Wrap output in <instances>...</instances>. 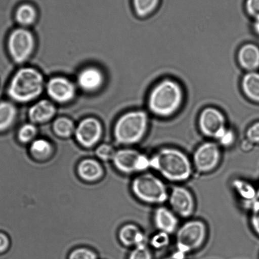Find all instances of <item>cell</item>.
I'll return each instance as SVG.
<instances>
[{"instance_id":"obj_1","label":"cell","mask_w":259,"mask_h":259,"mask_svg":"<svg viewBox=\"0 0 259 259\" xmlns=\"http://www.w3.org/2000/svg\"><path fill=\"white\" fill-rule=\"evenodd\" d=\"M150 162L151 168L170 182H185L192 174L189 158L176 148H162L150 158Z\"/></svg>"},{"instance_id":"obj_2","label":"cell","mask_w":259,"mask_h":259,"mask_svg":"<svg viewBox=\"0 0 259 259\" xmlns=\"http://www.w3.org/2000/svg\"><path fill=\"white\" fill-rule=\"evenodd\" d=\"M44 88V79L41 72L34 68L24 67L12 78L8 94L14 101L27 103L37 99Z\"/></svg>"},{"instance_id":"obj_3","label":"cell","mask_w":259,"mask_h":259,"mask_svg":"<svg viewBox=\"0 0 259 259\" xmlns=\"http://www.w3.org/2000/svg\"><path fill=\"white\" fill-rule=\"evenodd\" d=\"M182 90L177 82L166 80L153 90L149 99V107L155 114L167 116L174 113L182 102Z\"/></svg>"},{"instance_id":"obj_4","label":"cell","mask_w":259,"mask_h":259,"mask_svg":"<svg viewBox=\"0 0 259 259\" xmlns=\"http://www.w3.org/2000/svg\"><path fill=\"white\" fill-rule=\"evenodd\" d=\"M147 125L148 118L145 112H128L120 117L115 125V139L121 144H135L144 137Z\"/></svg>"},{"instance_id":"obj_5","label":"cell","mask_w":259,"mask_h":259,"mask_svg":"<svg viewBox=\"0 0 259 259\" xmlns=\"http://www.w3.org/2000/svg\"><path fill=\"white\" fill-rule=\"evenodd\" d=\"M132 190L138 199L150 204H161L168 200L165 185L152 174L145 173L136 178L132 183Z\"/></svg>"},{"instance_id":"obj_6","label":"cell","mask_w":259,"mask_h":259,"mask_svg":"<svg viewBox=\"0 0 259 259\" xmlns=\"http://www.w3.org/2000/svg\"><path fill=\"white\" fill-rule=\"evenodd\" d=\"M207 232V227L202 221L194 220L186 223L177 231V250L187 255L197 250L204 243Z\"/></svg>"},{"instance_id":"obj_7","label":"cell","mask_w":259,"mask_h":259,"mask_svg":"<svg viewBox=\"0 0 259 259\" xmlns=\"http://www.w3.org/2000/svg\"><path fill=\"white\" fill-rule=\"evenodd\" d=\"M7 47L12 60L17 64H22L29 59L34 52L33 34L26 29H15L9 35Z\"/></svg>"},{"instance_id":"obj_8","label":"cell","mask_w":259,"mask_h":259,"mask_svg":"<svg viewBox=\"0 0 259 259\" xmlns=\"http://www.w3.org/2000/svg\"><path fill=\"white\" fill-rule=\"evenodd\" d=\"M113 160L115 167L124 173L142 172L150 167V158L134 150H119Z\"/></svg>"},{"instance_id":"obj_9","label":"cell","mask_w":259,"mask_h":259,"mask_svg":"<svg viewBox=\"0 0 259 259\" xmlns=\"http://www.w3.org/2000/svg\"><path fill=\"white\" fill-rule=\"evenodd\" d=\"M221 151L214 143L207 142L200 145L193 154V165L198 172L208 173L220 163Z\"/></svg>"},{"instance_id":"obj_10","label":"cell","mask_w":259,"mask_h":259,"mask_svg":"<svg viewBox=\"0 0 259 259\" xmlns=\"http://www.w3.org/2000/svg\"><path fill=\"white\" fill-rule=\"evenodd\" d=\"M172 210L180 217H190L194 212L195 200L192 193L183 187H175L168 198Z\"/></svg>"},{"instance_id":"obj_11","label":"cell","mask_w":259,"mask_h":259,"mask_svg":"<svg viewBox=\"0 0 259 259\" xmlns=\"http://www.w3.org/2000/svg\"><path fill=\"white\" fill-rule=\"evenodd\" d=\"M75 133V137L80 145L85 147H91L96 144L101 138V123L94 117L87 118L77 125Z\"/></svg>"},{"instance_id":"obj_12","label":"cell","mask_w":259,"mask_h":259,"mask_svg":"<svg viewBox=\"0 0 259 259\" xmlns=\"http://www.w3.org/2000/svg\"><path fill=\"white\" fill-rule=\"evenodd\" d=\"M47 90L52 100L61 104L71 101L76 92L74 84L64 77L52 78L47 83Z\"/></svg>"},{"instance_id":"obj_13","label":"cell","mask_w":259,"mask_h":259,"mask_svg":"<svg viewBox=\"0 0 259 259\" xmlns=\"http://www.w3.org/2000/svg\"><path fill=\"white\" fill-rule=\"evenodd\" d=\"M199 125L203 135L215 139L226 129L225 117L220 111L214 109H207L202 113Z\"/></svg>"},{"instance_id":"obj_14","label":"cell","mask_w":259,"mask_h":259,"mask_svg":"<svg viewBox=\"0 0 259 259\" xmlns=\"http://www.w3.org/2000/svg\"><path fill=\"white\" fill-rule=\"evenodd\" d=\"M104 82L102 72L94 67L85 68L77 76L79 87L84 92H94L99 90Z\"/></svg>"},{"instance_id":"obj_15","label":"cell","mask_w":259,"mask_h":259,"mask_svg":"<svg viewBox=\"0 0 259 259\" xmlns=\"http://www.w3.org/2000/svg\"><path fill=\"white\" fill-rule=\"evenodd\" d=\"M154 224L158 230L170 235L177 230L178 220L173 211L160 207L154 213Z\"/></svg>"},{"instance_id":"obj_16","label":"cell","mask_w":259,"mask_h":259,"mask_svg":"<svg viewBox=\"0 0 259 259\" xmlns=\"http://www.w3.org/2000/svg\"><path fill=\"white\" fill-rule=\"evenodd\" d=\"M233 188L244 207L250 209L259 200L258 191L251 183L245 180L236 179L232 183Z\"/></svg>"},{"instance_id":"obj_17","label":"cell","mask_w":259,"mask_h":259,"mask_svg":"<svg viewBox=\"0 0 259 259\" xmlns=\"http://www.w3.org/2000/svg\"><path fill=\"white\" fill-rule=\"evenodd\" d=\"M56 109L51 102L42 100L32 105L29 111V117L32 122L44 123L54 116Z\"/></svg>"},{"instance_id":"obj_18","label":"cell","mask_w":259,"mask_h":259,"mask_svg":"<svg viewBox=\"0 0 259 259\" xmlns=\"http://www.w3.org/2000/svg\"><path fill=\"white\" fill-rule=\"evenodd\" d=\"M238 59L245 69H256L259 67V49L255 45H246L239 52Z\"/></svg>"},{"instance_id":"obj_19","label":"cell","mask_w":259,"mask_h":259,"mask_svg":"<svg viewBox=\"0 0 259 259\" xmlns=\"http://www.w3.org/2000/svg\"><path fill=\"white\" fill-rule=\"evenodd\" d=\"M120 241L126 246H135L146 243L145 236L137 226L127 225L121 229L119 233Z\"/></svg>"},{"instance_id":"obj_20","label":"cell","mask_w":259,"mask_h":259,"mask_svg":"<svg viewBox=\"0 0 259 259\" xmlns=\"http://www.w3.org/2000/svg\"><path fill=\"white\" fill-rule=\"evenodd\" d=\"M78 172L82 179L87 181H95L101 177L102 168L97 161L87 159L83 160L79 163Z\"/></svg>"},{"instance_id":"obj_21","label":"cell","mask_w":259,"mask_h":259,"mask_svg":"<svg viewBox=\"0 0 259 259\" xmlns=\"http://www.w3.org/2000/svg\"><path fill=\"white\" fill-rule=\"evenodd\" d=\"M37 16V11L33 5L27 3L20 5L15 12L17 22L25 26L34 24Z\"/></svg>"},{"instance_id":"obj_22","label":"cell","mask_w":259,"mask_h":259,"mask_svg":"<svg viewBox=\"0 0 259 259\" xmlns=\"http://www.w3.org/2000/svg\"><path fill=\"white\" fill-rule=\"evenodd\" d=\"M17 109L11 102H0V132L8 130L16 120Z\"/></svg>"},{"instance_id":"obj_23","label":"cell","mask_w":259,"mask_h":259,"mask_svg":"<svg viewBox=\"0 0 259 259\" xmlns=\"http://www.w3.org/2000/svg\"><path fill=\"white\" fill-rule=\"evenodd\" d=\"M243 89L245 94L254 101L259 102V74L250 72L243 80Z\"/></svg>"},{"instance_id":"obj_24","label":"cell","mask_w":259,"mask_h":259,"mask_svg":"<svg viewBox=\"0 0 259 259\" xmlns=\"http://www.w3.org/2000/svg\"><path fill=\"white\" fill-rule=\"evenodd\" d=\"M160 0H132L136 14L145 17L152 13L159 5Z\"/></svg>"},{"instance_id":"obj_25","label":"cell","mask_w":259,"mask_h":259,"mask_svg":"<svg viewBox=\"0 0 259 259\" xmlns=\"http://www.w3.org/2000/svg\"><path fill=\"white\" fill-rule=\"evenodd\" d=\"M53 128L55 133L60 137L67 138L74 132V124L69 118L62 117L55 120Z\"/></svg>"},{"instance_id":"obj_26","label":"cell","mask_w":259,"mask_h":259,"mask_svg":"<svg viewBox=\"0 0 259 259\" xmlns=\"http://www.w3.org/2000/svg\"><path fill=\"white\" fill-rule=\"evenodd\" d=\"M31 151L32 154L36 158H46L51 152L52 147L48 141L39 139L32 143Z\"/></svg>"},{"instance_id":"obj_27","label":"cell","mask_w":259,"mask_h":259,"mask_svg":"<svg viewBox=\"0 0 259 259\" xmlns=\"http://www.w3.org/2000/svg\"><path fill=\"white\" fill-rule=\"evenodd\" d=\"M36 127L31 124H26L21 127L18 133V137L22 143H27L31 141L36 136Z\"/></svg>"},{"instance_id":"obj_28","label":"cell","mask_w":259,"mask_h":259,"mask_svg":"<svg viewBox=\"0 0 259 259\" xmlns=\"http://www.w3.org/2000/svg\"><path fill=\"white\" fill-rule=\"evenodd\" d=\"M129 259H153V255L147 244L143 243L135 246L130 253Z\"/></svg>"},{"instance_id":"obj_29","label":"cell","mask_w":259,"mask_h":259,"mask_svg":"<svg viewBox=\"0 0 259 259\" xmlns=\"http://www.w3.org/2000/svg\"><path fill=\"white\" fill-rule=\"evenodd\" d=\"M69 259H97V256L90 249L80 248L72 251L70 254Z\"/></svg>"},{"instance_id":"obj_30","label":"cell","mask_w":259,"mask_h":259,"mask_svg":"<svg viewBox=\"0 0 259 259\" xmlns=\"http://www.w3.org/2000/svg\"><path fill=\"white\" fill-rule=\"evenodd\" d=\"M115 153L112 146L106 144L100 145L96 151L98 157L104 160L113 159Z\"/></svg>"},{"instance_id":"obj_31","label":"cell","mask_w":259,"mask_h":259,"mask_svg":"<svg viewBox=\"0 0 259 259\" xmlns=\"http://www.w3.org/2000/svg\"><path fill=\"white\" fill-rule=\"evenodd\" d=\"M169 237L167 233L160 232L155 235L151 240V245L157 249L162 248L168 245Z\"/></svg>"},{"instance_id":"obj_32","label":"cell","mask_w":259,"mask_h":259,"mask_svg":"<svg viewBox=\"0 0 259 259\" xmlns=\"http://www.w3.org/2000/svg\"><path fill=\"white\" fill-rule=\"evenodd\" d=\"M250 223L254 232L259 236V200L250 208Z\"/></svg>"},{"instance_id":"obj_33","label":"cell","mask_w":259,"mask_h":259,"mask_svg":"<svg viewBox=\"0 0 259 259\" xmlns=\"http://www.w3.org/2000/svg\"><path fill=\"white\" fill-rule=\"evenodd\" d=\"M217 140L220 142L221 144L225 147H229L233 144L235 141V135L232 131L228 129H225L219 135Z\"/></svg>"},{"instance_id":"obj_34","label":"cell","mask_w":259,"mask_h":259,"mask_svg":"<svg viewBox=\"0 0 259 259\" xmlns=\"http://www.w3.org/2000/svg\"><path fill=\"white\" fill-rule=\"evenodd\" d=\"M248 142L253 144H259V122L251 125L246 132Z\"/></svg>"},{"instance_id":"obj_35","label":"cell","mask_w":259,"mask_h":259,"mask_svg":"<svg viewBox=\"0 0 259 259\" xmlns=\"http://www.w3.org/2000/svg\"><path fill=\"white\" fill-rule=\"evenodd\" d=\"M245 7L249 15L255 19L259 17V0H246Z\"/></svg>"},{"instance_id":"obj_36","label":"cell","mask_w":259,"mask_h":259,"mask_svg":"<svg viewBox=\"0 0 259 259\" xmlns=\"http://www.w3.org/2000/svg\"><path fill=\"white\" fill-rule=\"evenodd\" d=\"M9 245V241L7 236L3 233H0V253L6 251Z\"/></svg>"},{"instance_id":"obj_37","label":"cell","mask_w":259,"mask_h":259,"mask_svg":"<svg viewBox=\"0 0 259 259\" xmlns=\"http://www.w3.org/2000/svg\"><path fill=\"white\" fill-rule=\"evenodd\" d=\"M186 254L177 251L164 259H186Z\"/></svg>"},{"instance_id":"obj_38","label":"cell","mask_w":259,"mask_h":259,"mask_svg":"<svg viewBox=\"0 0 259 259\" xmlns=\"http://www.w3.org/2000/svg\"><path fill=\"white\" fill-rule=\"evenodd\" d=\"M254 29L255 31L259 34V17L255 19V23H254Z\"/></svg>"},{"instance_id":"obj_39","label":"cell","mask_w":259,"mask_h":259,"mask_svg":"<svg viewBox=\"0 0 259 259\" xmlns=\"http://www.w3.org/2000/svg\"><path fill=\"white\" fill-rule=\"evenodd\" d=\"M258 191V198H259V188H258V189L257 190Z\"/></svg>"}]
</instances>
